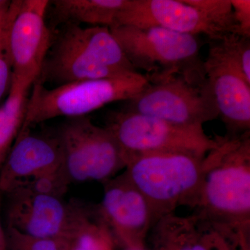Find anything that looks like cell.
I'll return each instance as SVG.
<instances>
[{
  "mask_svg": "<svg viewBox=\"0 0 250 250\" xmlns=\"http://www.w3.org/2000/svg\"><path fill=\"white\" fill-rule=\"evenodd\" d=\"M195 206L200 218L242 231L250 228V131L218 137L204 159Z\"/></svg>",
  "mask_w": 250,
  "mask_h": 250,
  "instance_id": "6da1fadb",
  "label": "cell"
},
{
  "mask_svg": "<svg viewBox=\"0 0 250 250\" xmlns=\"http://www.w3.org/2000/svg\"><path fill=\"white\" fill-rule=\"evenodd\" d=\"M109 29L130 63L136 71L146 72L150 83L172 76L195 82L207 80L197 36L160 27L118 25Z\"/></svg>",
  "mask_w": 250,
  "mask_h": 250,
  "instance_id": "7a4b0ae2",
  "label": "cell"
},
{
  "mask_svg": "<svg viewBox=\"0 0 250 250\" xmlns=\"http://www.w3.org/2000/svg\"><path fill=\"white\" fill-rule=\"evenodd\" d=\"M205 157L184 152L138 154L128 158L124 173L149 203L156 223L179 205H195Z\"/></svg>",
  "mask_w": 250,
  "mask_h": 250,
  "instance_id": "3957f363",
  "label": "cell"
},
{
  "mask_svg": "<svg viewBox=\"0 0 250 250\" xmlns=\"http://www.w3.org/2000/svg\"><path fill=\"white\" fill-rule=\"evenodd\" d=\"M150 84L139 72L126 75L80 81L48 89L36 82L28 98L21 130L57 117L79 118L114 102L128 101Z\"/></svg>",
  "mask_w": 250,
  "mask_h": 250,
  "instance_id": "277c9868",
  "label": "cell"
},
{
  "mask_svg": "<svg viewBox=\"0 0 250 250\" xmlns=\"http://www.w3.org/2000/svg\"><path fill=\"white\" fill-rule=\"evenodd\" d=\"M116 138L125 159L151 152H184L205 157L218 146L203 126L174 124L140 113L116 112L106 126Z\"/></svg>",
  "mask_w": 250,
  "mask_h": 250,
  "instance_id": "5b68a950",
  "label": "cell"
},
{
  "mask_svg": "<svg viewBox=\"0 0 250 250\" xmlns=\"http://www.w3.org/2000/svg\"><path fill=\"white\" fill-rule=\"evenodd\" d=\"M63 167L70 183L106 182L126 166L124 153L107 127L87 117L73 118L58 132Z\"/></svg>",
  "mask_w": 250,
  "mask_h": 250,
  "instance_id": "8992f818",
  "label": "cell"
},
{
  "mask_svg": "<svg viewBox=\"0 0 250 250\" xmlns=\"http://www.w3.org/2000/svg\"><path fill=\"white\" fill-rule=\"evenodd\" d=\"M125 111L159 118L184 126H202L218 117L208 82L172 76L150 83L128 100Z\"/></svg>",
  "mask_w": 250,
  "mask_h": 250,
  "instance_id": "52a82bcc",
  "label": "cell"
},
{
  "mask_svg": "<svg viewBox=\"0 0 250 250\" xmlns=\"http://www.w3.org/2000/svg\"><path fill=\"white\" fill-rule=\"evenodd\" d=\"M6 195V227L30 236L73 241L93 220L89 209L76 202L22 190Z\"/></svg>",
  "mask_w": 250,
  "mask_h": 250,
  "instance_id": "ba28073f",
  "label": "cell"
},
{
  "mask_svg": "<svg viewBox=\"0 0 250 250\" xmlns=\"http://www.w3.org/2000/svg\"><path fill=\"white\" fill-rule=\"evenodd\" d=\"M49 4L47 0H18L6 34L12 80L29 88L40 76L51 47L45 22Z\"/></svg>",
  "mask_w": 250,
  "mask_h": 250,
  "instance_id": "9c48e42d",
  "label": "cell"
},
{
  "mask_svg": "<svg viewBox=\"0 0 250 250\" xmlns=\"http://www.w3.org/2000/svg\"><path fill=\"white\" fill-rule=\"evenodd\" d=\"M204 70L218 117L229 135L250 131V83L224 52L218 41H210Z\"/></svg>",
  "mask_w": 250,
  "mask_h": 250,
  "instance_id": "30bf717a",
  "label": "cell"
},
{
  "mask_svg": "<svg viewBox=\"0 0 250 250\" xmlns=\"http://www.w3.org/2000/svg\"><path fill=\"white\" fill-rule=\"evenodd\" d=\"M160 27L217 41L228 35L184 0H127L116 26ZM115 27V26H114Z\"/></svg>",
  "mask_w": 250,
  "mask_h": 250,
  "instance_id": "8fae6325",
  "label": "cell"
},
{
  "mask_svg": "<svg viewBox=\"0 0 250 250\" xmlns=\"http://www.w3.org/2000/svg\"><path fill=\"white\" fill-rule=\"evenodd\" d=\"M98 214L129 248H139L138 242L155 223L149 203L125 173L106 181Z\"/></svg>",
  "mask_w": 250,
  "mask_h": 250,
  "instance_id": "7c38bea8",
  "label": "cell"
},
{
  "mask_svg": "<svg viewBox=\"0 0 250 250\" xmlns=\"http://www.w3.org/2000/svg\"><path fill=\"white\" fill-rule=\"evenodd\" d=\"M63 164L62 143L57 135L21 130L0 170V193L5 194L39 174Z\"/></svg>",
  "mask_w": 250,
  "mask_h": 250,
  "instance_id": "4fadbf2b",
  "label": "cell"
},
{
  "mask_svg": "<svg viewBox=\"0 0 250 250\" xmlns=\"http://www.w3.org/2000/svg\"><path fill=\"white\" fill-rule=\"evenodd\" d=\"M101 65L80 49L57 39L49 49L36 82H52L57 86L80 81L108 78L126 75Z\"/></svg>",
  "mask_w": 250,
  "mask_h": 250,
  "instance_id": "5bb4252c",
  "label": "cell"
},
{
  "mask_svg": "<svg viewBox=\"0 0 250 250\" xmlns=\"http://www.w3.org/2000/svg\"><path fill=\"white\" fill-rule=\"evenodd\" d=\"M59 39L80 49L104 66L122 72H138L128 61L108 27H82L79 24H68Z\"/></svg>",
  "mask_w": 250,
  "mask_h": 250,
  "instance_id": "9a60e30c",
  "label": "cell"
},
{
  "mask_svg": "<svg viewBox=\"0 0 250 250\" xmlns=\"http://www.w3.org/2000/svg\"><path fill=\"white\" fill-rule=\"evenodd\" d=\"M127 0H55L54 14L62 22L111 28L116 26L118 15Z\"/></svg>",
  "mask_w": 250,
  "mask_h": 250,
  "instance_id": "2e32d148",
  "label": "cell"
},
{
  "mask_svg": "<svg viewBox=\"0 0 250 250\" xmlns=\"http://www.w3.org/2000/svg\"><path fill=\"white\" fill-rule=\"evenodd\" d=\"M29 89L11 81L7 98L0 105V170L22 128Z\"/></svg>",
  "mask_w": 250,
  "mask_h": 250,
  "instance_id": "e0dca14e",
  "label": "cell"
},
{
  "mask_svg": "<svg viewBox=\"0 0 250 250\" xmlns=\"http://www.w3.org/2000/svg\"><path fill=\"white\" fill-rule=\"evenodd\" d=\"M70 184L62 164L57 168L47 171L23 182L12 190H22L34 195L62 198Z\"/></svg>",
  "mask_w": 250,
  "mask_h": 250,
  "instance_id": "ac0fdd59",
  "label": "cell"
},
{
  "mask_svg": "<svg viewBox=\"0 0 250 250\" xmlns=\"http://www.w3.org/2000/svg\"><path fill=\"white\" fill-rule=\"evenodd\" d=\"M227 34H237L231 0H184Z\"/></svg>",
  "mask_w": 250,
  "mask_h": 250,
  "instance_id": "d6986e66",
  "label": "cell"
},
{
  "mask_svg": "<svg viewBox=\"0 0 250 250\" xmlns=\"http://www.w3.org/2000/svg\"><path fill=\"white\" fill-rule=\"evenodd\" d=\"M6 250H72V241L30 236L16 229H5Z\"/></svg>",
  "mask_w": 250,
  "mask_h": 250,
  "instance_id": "ffe728a7",
  "label": "cell"
},
{
  "mask_svg": "<svg viewBox=\"0 0 250 250\" xmlns=\"http://www.w3.org/2000/svg\"><path fill=\"white\" fill-rule=\"evenodd\" d=\"M72 250H113L111 230L100 219L92 220L72 241Z\"/></svg>",
  "mask_w": 250,
  "mask_h": 250,
  "instance_id": "44dd1931",
  "label": "cell"
},
{
  "mask_svg": "<svg viewBox=\"0 0 250 250\" xmlns=\"http://www.w3.org/2000/svg\"><path fill=\"white\" fill-rule=\"evenodd\" d=\"M250 39L236 34L218 40L227 56L250 83Z\"/></svg>",
  "mask_w": 250,
  "mask_h": 250,
  "instance_id": "7402d4cb",
  "label": "cell"
},
{
  "mask_svg": "<svg viewBox=\"0 0 250 250\" xmlns=\"http://www.w3.org/2000/svg\"><path fill=\"white\" fill-rule=\"evenodd\" d=\"M237 34L250 39V1L231 0Z\"/></svg>",
  "mask_w": 250,
  "mask_h": 250,
  "instance_id": "603a6c76",
  "label": "cell"
},
{
  "mask_svg": "<svg viewBox=\"0 0 250 250\" xmlns=\"http://www.w3.org/2000/svg\"><path fill=\"white\" fill-rule=\"evenodd\" d=\"M6 34L0 41V101L10 90L12 81V68L6 49Z\"/></svg>",
  "mask_w": 250,
  "mask_h": 250,
  "instance_id": "cb8c5ba5",
  "label": "cell"
},
{
  "mask_svg": "<svg viewBox=\"0 0 250 250\" xmlns=\"http://www.w3.org/2000/svg\"><path fill=\"white\" fill-rule=\"evenodd\" d=\"M18 0L7 1L3 6H0V41L6 36L10 22L17 7Z\"/></svg>",
  "mask_w": 250,
  "mask_h": 250,
  "instance_id": "d4e9b609",
  "label": "cell"
},
{
  "mask_svg": "<svg viewBox=\"0 0 250 250\" xmlns=\"http://www.w3.org/2000/svg\"><path fill=\"white\" fill-rule=\"evenodd\" d=\"M1 198H2V194L0 193V207H1ZM0 250H6L5 230L1 226V220H0Z\"/></svg>",
  "mask_w": 250,
  "mask_h": 250,
  "instance_id": "484cf974",
  "label": "cell"
},
{
  "mask_svg": "<svg viewBox=\"0 0 250 250\" xmlns=\"http://www.w3.org/2000/svg\"><path fill=\"white\" fill-rule=\"evenodd\" d=\"M6 2H7L6 0H0V6H3V5L6 4Z\"/></svg>",
  "mask_w": 250,
  "mask_h": 250,
  "instance_id": "4316f807",
  "label": "cell"
},
{
  "mask_svg": "<svg viewBox=\"0 0 250 250\" xmlns=\"http://www.w3.org/2000/svg\"><path fill=\"white\" fill-rule=\"evenodd\" d=\"M192 246H193V245H192V246L187 247V248H184V249L182 250H192Z\"/></svg>",
  "mask_w": 250,
  "mask_h": 250,
  "instance_id": "83f0119b",
  "label": "cell"
},
{
  "mask_svg": "<svg viewBox=\"0 0 250 250\" xmlns=\"http://www.w3.org/2000/svg\"><path fill=\"white\" fill-rule=\"evenodd\" d=\"M128 250H142L140 248H129Z\"/></svg>",
  "mask_w": 250,
  "mask_h": 250,
  "instance_id": "f1b7e54d",
  "label": "cell"
}]
</instances>
